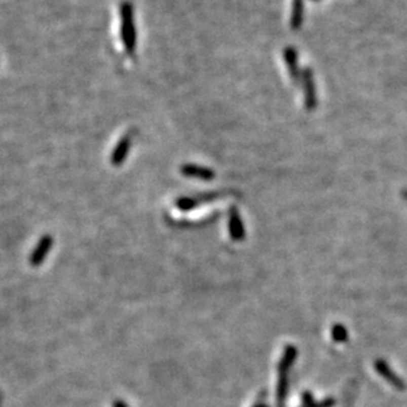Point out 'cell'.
<instances>
[{
    "mask_svg": "<svg viewBox=\"0 0 407 407\" xmlns=\"http://www.w3.org/2000/svg\"><path fill=\"white\" fill-rule=\"evenodd\" d=\"M122 17V40L125 43L126 51L128 53H132L135 49V43H136V30H135L134 23V11L130 3H123L121 8Z\"/></svg>",
    "mask_w": 407,
    "mask_h": 407,
    "instance_id": "1",
    "label": "cell"
},
{
    "mask_svg": "<svg viewBox=\"0 0 407 407\" xmlns=\"http://www.w3.org/2000/svg\"><path fill=\"white\" fill-rule=\"evenodd\" d=\"M128 147H130V139L128 138L122 139V140L119 141L118 147L115 148L114 155H113V162H114V164H121V163L123 162V159H125L126 155H127Z\"/></svg>",
    "mask_w": 407,
    "mask_h": 407,
    "instance_id": "8",
    "label": "cell"
},
{
    "mask_svg": "<svg viewBox=\"0 0 407 407\" xmlns=\"http://www.w3.org/2000/svg\"><path fill=\"white\" fill-rule=\"evenodd\" d=\"M303 24V0H293L292 15H291V28L300 29Z\"/></svg>",
    "mask_w": 407,
    "mask_h": 407,
    "instance_id": "7",
    "label": "cell"
},
{
    "mask_svg": "<svg viewBox=\"0 0 407 407\" xmlns=\"http://www.w3.org/2000/svg\"><path fill=\"white\" fill-rule=\"evenodd\" d=\"M345 336H347V333H345V329H344L343 326L341 325L335 326V329H333V339H335V340L341 341L345 339Z\"/></svg>",
    "mask_w": 407,
    "mask_h": 407,
    "instance_id": "10",
    "label": "cell"
},
{
    "mask_svg": "<svg viewBox=\"0 0 407 407\" xmlns=\"http://www.w3.org/2000/svg\"><path fill=\"white\" fill-rule=\"evenodd\" d=\"M378 370H380L381 373H382V376H385V377H386L387 380L390 381L391 384H394L395 386H400V381L398 380L397 377H394V376H391L390 370L387 369V366L385 365V363H380V365H378Z\"/></svg>",
    "mask_w": 407,
    "mask_h": 407,
    "instance_id": "9",
    "label": "cell"
},
{
    "mask_svg": "<svg viewBox=\"0 0 407 407\" xmlns=\"http://www.w3.org/2000/svg\"><path fill=\"white\" fill-rule=\"evenodd\" d=\"M303 82L304 89H306V106L308 110H313L316 106V90H315L312 71L310 69H306L303 71Z\"/></svg>",
    "mask_w": 407,
    "mask_h": 407,
    "instance_id": "2",
    "label": "cell"
},
{
    "mask_svg": "<svg viewBox=\"0 0 407 407\" xmlns=\"http://www.w3.org/2000/svg\"><path fill=\"white\" fill-rule=\"evenodd\" d=\"M284 61H286L289 74L292 76L293 80H296L299 77V71H298V54L293 48L288 47L284 49Z\"/></svg>",
    "mask_w": 407,
    "mask_h": 407,
    "instance_id": "5",
    "label": "cell"
},
{
    "mask_svg": "<svg viewBox=\"0 0 407 407\" xmlns=\"http://www.w3.org/2000/svg\"><path fill=\"white\" fill-rule=\"evenodd\" d=\"M51 247H52V238L49 236H45L44 238L40 241V243H39V246H37L36 250L33 251V254H32V258H30L32 265H33V266L40 265V263L44 261V258L47 256L48 252H49Z\"/></svg>",
    "mask_w": 407,
    "mask_h": 407,
    "instance_id": "3",
    "label": "cell"
},
{
    "mask_svg": "<svg viewBox=\"0 0 407 407\" xmlns=\"http://www.w3.org/2000/svg\"><path fill=\"white\" fill-rule=\"evenodd\" d=\"M115 407H126V406L123 403H117V406H115Z\"/></svg>",
    "mask_w": 407,
    "mask_h": 407,
    "instance_id": "11",
    "label": "cell"
},
{
    "mask_svg": "<svg viewBox=\"0 0 407 407\" xmlns=\"http://www.w3.org/2000/svg\"><path fill=\"white\" fill-rule=\"evenodd\" d=\"M182 175L191 176V177L196 178H202V180H210L213 178V172L208 168L204 167H199V165H184L181 168Z\"/></svg>",
    "mask_w": 407,
    "mask_h": 407,
    "instance_id": "4",
    "label": "cell"
},
{
    "mask_svg": "<svg viewBox=\"0 0 407 407\" xmlns=\"http://www.w3.org/2000/svg\"><path fill=\"white\" fill-rule=\"evenodd\" d=\"M230 234H232L233 239H242L243 236H245V229H243L242 221L239 218L238 213H236L234 210L232 212V215H230Z\"/></svg>",
    "mask_w": 407,
    "mask_h": 407,
    "instance_id": "6",
    "label": "cell"
}]
</instances>
